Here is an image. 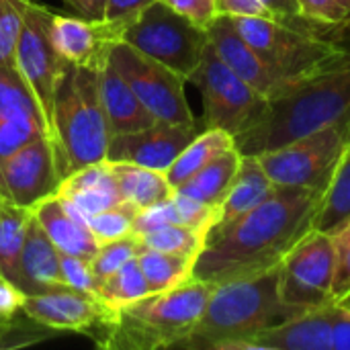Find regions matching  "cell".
<instances>
[{"instance_id": "1f68e13d", "label": "cell", "mask_w": 350, "mask_h": 350, "mask_svg": "<svg viewBox=\"0 0 350 350\" xmlns=\"http://www.w3.org/2000/svg\"><path fill=\"white\" fill-rule=\"evenodd\" d=\"M137 238L142 242V248H152V250L170 252V254H183V256H193V258L199 256V252L203 250V246L207 242L205 232H199V230L183 226V224H170V226L146 232Z\"/></svg>"}, {"instance_id": "3957f363", "label": "cell", "mask_w": 350, "mask_h": 350, "mask_svg": "<svg viewBox=\"0 0 350 350\" xmlns=\"http://www.w3.org/2000/svg\"><path fill=\"white\" fill-rule=\"evenodd\" d=\"M308 310L285 304L279 295V267L254 277L217 283L207 306L180 349L244 350L262 330Z\"/></svg>"}, {"instance_id": "4dcf8cb0", "label": "cell", "mask_w": 350, "mask_h": 350, "mask_svg": "<svg viewBox=\"0 0 350 350\" xmlns=\"http://www.w3.org/2000/svg\"><path fill=\"white\" fill-rule=\"evenodd\" d=\"M146 295H150V289L137 265V256L125 262L119 271H115L107 279H103L96 287V297L111 310L129 306Z\"/></svg>"}, {"instance_id": "603a6c76", "label": "cell", "mask_w": 350, "mask_h": 350, "mask_svg": "<svg viewBox=\"0 0 350 350\" xmlns=\"http://www.w3.org/2000/svg\"><path fill=\"white\" fill-rule=\"evenodd\" d=\"M98 78H100V96L113 135L139 131L156 123L154 115L142 105L133 88L111 64L109 53L98 68Z\"/></svg>"}, {"instance_id": "4fadbf2b", "label": "cell", "mask_w": 350, "mask_h": 350, "mask_svg": "<svg viewBox=\"0 0 350 350\" xmlns=\"http://www.w3.org/2000/svg\"><path fill=\"white\" fill-rule=\"evenodd\" d=\"M62 185L55 150L47 135L29 142L8 158L0 160V197L33 209L57 193Z\"/></svg>"}, {"instance_id": "d6986e66", "label": "cell", "mask_w": 350, "mask_h": 350, "mask_svg": "<svg viewBox=\"0 0 350 350\" xmlns=\"http://www.w3.org/2000/svg\"><path fill=\"white\" fill-rule=\"evenodd\" d=\"M14 287L25 295H37L66 287L59 271V250L47 238L35 215L31 217L14 273Z\"/></svg>"}, {"instance_id": "7a4b0ae2", "label": "cell", "mask_w": 350, "mask_h": 350, "mask_svg": "<svg viewBox=\"0 0 350 350\" xmlns=\"http://www.w3.org/2000/svg\"><path fill=\"white\" fill-rule=\"evenodd\" d=\"M350 113V51L338 62L285 82L267 98L258 121L236 135L242 156H260L287 146Z\"/></svg>"}, {"instance_id": "bcb514c9", "label": "cell", "mask_w": 350, "mask_h": 350, "mask_svg": "<svg viewBox=\"0 0 350 350\" xmlns=\"http://www.w3.org/2000/svg\"><path fill=\"white\" fill-rule=\"evenodd\" d=\"M66 6L74 10V14L90 18V21H103L105 4L107 0H62Z\"/></svg>"}, {"instance_id": "5bb4252c", "label": "cell", "mask_w": 350, "mask_h": 350, "mask_svg": "<svg viewBox=\"0 0 350 350\" xmlns=\"http://www.w3.org/2000/svg\"><path fill=\"white\" fill-rule=\"evenodd\" d=\"M201 123L195 125H174L156 121L154 125L113 135L107 148V162H129L154 170L166 172L178 154L191 144V139L201 131Z\"/></svg>"}, {"instance_id": "f546056e", "label": "cell", "mask_w": 350, "mask_h": 350, "mask_svg": "<svg viewBox=\"0 0 350 350\" xmlns=\"http://www.w3.org/2000/svg\"><path fill=\"white\" fill-rule=\"evenodd\" d=\"M350 215V137L342 150V156L332 172V178L322 195L314 230L328 232Z\"/></svg>"}, {"instance_id": "7c38bea8", "label": "cell", "mask_w": 350, "mask_h": 350, "mask_svg": "<svg viewBox=\"0 0 350 350\" xmlns=\"http://www.w3.org/2000/svg\"><path fill=\"white\" fill-rule=\"evenodd\" d=\"M53 12L39 0H25L23 27L14 49V64L23 80L37 98L51 139V107L57 78L66 59L57 53L51 39Z\"/></svg>"}, {"instance_id": "74e56055", "label": "cell", "mask_w": 350, "mask_h": 350, "mask_svg": "<svg viewBox=\"0 0 350 350\" xmlns=\"http://www.w3.org/2000/svg\"><path fill=\"white\" fill-rule=\"evenodd\" d=\"M172 199H174V205L178 209L183 226H189V228H195L199 232L209 234L213 230V226L219 221L221 207H213V205L201 203V201H197L193 197H187V195H183L178 191H174Z\"/></svg>"}, {"instance_id": "ffe728a7", "label": "cell", "mask_w": 350, "mask_h": 350, "mask_svg": "<svg viewBox=\"0 0 350 350\" xmlns=\"http://www.w3.org/2000/svg\"><path fill=\"white\" fill-rule=\"evenodd\" d=\"M33 215L59 254L90 260L98 250V242L92 236L86 219L70 203L57 197V193L37 203L33 207Z\"/></svg>"}, {"instance_id": "ee69618b", "label": "cell", "mask_w": 350, "mask_h": 350, "mask_svg": "<svg viewBox=\"0 0 350 350\" xmlns=\"http://www.w3.org/2000/svg\"><path fill=\"white\" fill-rule=\"evenodd\" d=\"M217 14L226 16H265L277 18L262 0H217Z\"/></svg>"}, {"instance_id": "8992f818", "label": "cell", "mask_w": 350, "mask_h": 350, "mask_svg": "<svg viewBox=\"0 0 350 350\" xmlns=\"http://www.w3.org/2000/svg\"><path fill=\"white\" fill-rule=\"evenodd\" d=\"M236 31L256 49L269 68L285 80L310 76L340 57L350 49L326 39L312 29L295 27L279 18L230 16Z\"/></svg>"}, {"instance_id": "52a82bcc", "label": "cell", "mask_w": 350, "mask_h": 350, "mask_svg": "<svg viewBox=\"0 0 350 350\" xmlns=\"http://www.w3.org/2000/svg\"><path fill=\"white\" fill-rule=\"evenodd\" d=\"M125 43L164 64L187 82L209 45L207 29L172 10L164 0L150 4L121 35Z\"/></svg>"}, {"instance_id": "e575fe53", "label": "cell", "mask_w": 350, "mask_h": 350, "mask_svg": "<svg viewBox=\"0 0 350 350\" xmlns=\"http://www.w3.org/2000/svg\"><path fill=\"white\" fill-rule=\"evenodd\" d=\"M301 16L320 29L350 27V0H297Z\"/></svg>"}, {"instance_id": "4316f807", "label": "cell", "mask_w": 350, "mask_h": 350, "mask_svg": "<svg viewBox=\"0 0 350 350\" xmlns=\"http://www.w3.org/2000/svg\"><path fill=\"white\" fill-rule=\"evenodd\" d=\"M242 154L238 148H232L228 152H224L221 156H217L213 162H209L205 168H201L197 174H193L189 180H185L178 189V193L193 197L201 203L213 205V207H221V201L238 172Z\"/></svg>"}, {"instance_id": "ac0fdd59", "label": "cell", "mask_w": 350, "mask_h": 350, "mask_svg": "<svg viewBox=\"0 0 350 350\" xmlns=\"http://www.w3.org/2000/svg\"><path fill=\"white\" fill-rule=\"evenodd\" d=\"M51 39L57 53L66 62L98 68L107 59L111 43L119 41L121 35L105 21H90L78 14L68 16L53 12Z\"/></svg>"}, {"instance_id": "7bdbcfd3", "label": "cell", "mask_w": 350, "mask_h": 350, "mask_svg": "<svg viewBox=\"0 0 350 350\" xmlns=\"http://www.w3.org/2000/svg\"><path fill=\"white\" fill-rule=\"evenodd\" d=\"M330 350H350V304L330 306Z\"/></svg>"}, {"instance_id": "8fae6325", "label": "cell", "mask_w": 350, "mask_h": 350, "mask_svg": "<svg viewBox=\"0 0 350 350\" xmlns=\"http://www.w3.org/2000/svg\"><path fill=\"white\" fill-rule=\"evenodd\" d=\"M334 271L336 250L330 234L310 230L279 265V295L299 310L332 306Z\"/></svg>"}, {"instance_id": "44dd1931", "label": "cell", "mask_w": 350, "mask_h": 350, "mask_svg": "<svg viewBox=\"0 0 350 350\" xmlns=\"http://www.w3.org/2000/svg\"><path fill=\"white\" fill-rule=\"evenodd\" d=\"M244 350H330V306L262 330Z\"/></svg>"}, {"instance_id": "f6af8a7d", "label": "cell", "mask_w": 350, "mask_h": 350, "mask_svg": "<svg viewBox=\"0 0 350 350\" xmlns=\"http://www.w3.org/2000/svg\"><path fill=\"white\" fill-rule=\"evenodd\" d=\"M279 21L283 23H289V25H295V27H304V29H312L316 33H320L314 25H310L301 12H299V6H297V0H262Z\"/></svg>"}, {"instance_id": "7402d4cb", "label": "cell", "mask_w": 350, "mask_h": 350, "mask_svg": "<svg viewBox=\"0 0 350 350\" xmlns=\"http://www.w3.org/2000/svg\"><path fill=\"white\" fill-rule=\"evenodd\" d=\"M57 197L70 203L84 219L121 205V193L107 160L82 166L80 170L66 176L57 189Z\"/></svg>"}, {"instance_id": "7dc6e473", "label": "cell", "mask_w": 350, "mask_h": 350, "mask_svg": "<svg viewBox=\"0 0 350 350\" xmlns=\"http://www.w3.org/2000/svg\"><path fill=\"white\" fill-rule=\"evenodd\" d=\"M0 277H2V275H0Z\"/></svg>"}, {"instance_id": "f35d334b", "label": "cell", "mask_w": 350, "mask_h": 350, "mask_svg": "<svg viewBox=\"0 0 350 350\" xmlns=\"http://www.w3.org/2000/svg\"><path fill=\"white\" fill-rule=\"evenodd\" d=\"M59 271L64 285L82 293L96 295V277L92 273L90 260L80 258V256H70V254H59Z\"/></svg>"}, {"instance_id": "ab89813d", "label": "cell", "mask_w": 350, "mask_h": 350, "mask_svg": "<svg viewBox=\"0 0 350 350\" xmlns=\"http://www.w3.org/2000/svg\"><path fill=\"white\" fill-rule=\"evenodd\" d=\"M170 224H180V215H178V209H176L172 197L166 199V201H160V203H156L152 207L142 209L135 215L133 234L142 236L146 232H152V230H158V228H164V226H170Z\"/></svg>"}, {"instance_id": "836d02e7", "label": "cell", "mask_w": 350, "mask_h": 350, "mask_svg": "<svg viewBox=\"0 0 350 350\" xmlns=\"http://www.w3.org/2000/svg\"><path fill=\"white\" fill-rule=\"evenodd\" d=\"M135 215H137V211L133 207L121 203L117 207H111V209H105V211H98V213L86 217V224L100 246L105 242H113V240L131 236Z\"/></svg>"}, {"instance_id": "d590c367", "label": "cell", "mask_w": 350, "mask_h": 350, "mask_svg": "<svg viewBox=\"0 0 350 350\" xmlns=\"http://www.w3.org/2000/svg\"><path fill=\"white\" fill-rule=\"evenodd\" d=\"M334 250H336V271H334V301L350 304V215L328 230Z\"/></svg>"}, {"instance_id": "30bf717a", "label": "cell", "mask_w": 350, "mask_h": 350, "mask_svg": "<svg viewBox=\"0 0 350 350\" xmlns=\"http://www.w3.org/2000/svg\"><path fill=\"white\" fill-rule=\"evenodd\" d=\"M109 59L127 80V84L133 88L142 105L154 115L156 121L174 125L199 123L189 107L185 94L187 80L183 76L137 51L123 39L111 43Z\"/></svg>"}, {"instance_id": "83f0119b", "label": "cell", "mask_w": 350, "mask_h": 350, "mask_svg": "<svg viewBox=\"0 0 350 350\" xmlns=\"http://www.w3.org/2000/svg\"><path fill=\"white\" fill-rule=\"evenodd\" d=\"M193 256L160 252L152 248H142L137 254V265L144 273L150 293H160L193 279Z\"/></svg>"}, {"instance_id": "2e32d148", "label": "cell", "mask_w": 350, "mask_h": 350, "mask_svg": "<svg viewBox=\"0 0 350 350\" xmlns=\"http://www.w3.org/2000/svg\"><path fill=\"white\" fill-rule=\"evenodd\" d=\"M21 312L39 326L51 330H70L88 334L92 328L111 318L113 310L96 295L70 287L51 289L37 295H25Z\"/></svg>"}, {"instance_id": "9c48e42d", "label": "cell", "mask_w": 350, "mask_h": 350, "mask_svg": "<svg viewBox=\"0 0 350 350\" xmlns=\"http://www.w3.org/2000/svg\"><path fill=\"white\" fill-rule=\"evenodd\" d=\"M203 98V129L219 127L234 137L252 127L267 107V96L232 72L215 53L211 43L197 70L189 78Z\"/></svg>"}, {"instance_id": "b9f144b4", "label": "cell", "mask_w": 350, "mask_h": 350, "mask_svg": "<svg viewBox=\"0 0 350 350\" xmlns=\"http://www.w3.org/2000/svg\"><path fill=\"white\" fill-rule=\"evenodd\" d=\"M172 10L207 29L217 16V0H164Z\"/></svg>"}, {"instance_id": "484cf974", "label": "cell", "mask_w": 350, "mask_h": 350, "mask_svg": "<svg viewBox=\"0 0 350 350\" xmlns=\"http://www.w3.org/2000/svg\"><path fill=\"white\" fill-rule=\"evenodd\" d=\"M236 148V139L232 133L219 127L201 129L191 144L178 154V158L172 162V166L166 170L168 183L178 189L185 180H189L193 174H197L201 168H205L209 162H213L224 152Z\"/></svg>"}, {"instance_id": "ba28073f", "label": "cell", "mask_w": 350, "mask_h": 350, "mask_svg": "<svg viewBox=\"0 0 350 350\" xmlns=\"http://www.w3.org/2000/svg\"><path fill=\"white\" fill-rule=\"evenodd\" d=\"M350 137V113L306 137L256 156L275 187L326 191Z\"/></svg>"}, {"instance_id": "6da1fadb", "label": "cell", "mask_w": 350, "mask_h": 350, "mask_svg": "<svg viewBox=\"0 0 350 350\" xmlns=\"http://www.w3.org/2000/svg\"><path fill=\"white\" fill-rule=\"evenodd\" d=\"M322 195L314 189L277 187L252 211L207 234L193 279L217 285L277 269L289 250L314 230Z\"/></svg>"}, {"instance_id": "60d3db41", "label": "cell", "mask_w": 350, "mask_h": 350, "mask_svg": "<svg viewBox=\"0 0 350 350\" xmlns=\"http://www.w3.org/2000/svg\"><path fill=\"white\" fill-rule=\"evenodd\" d=\"M156 0H107L103 21L113 27L119 35Z\"/></svg>"}, {"instance_id": "9a60e30c", "label": "cell", "mask_w": 350, "mask_h": 350, "mask_svg": "<svg viewBox=\"0 0 350 350\" xmlns=\"http://www.w3.org/2000/svg\"><path fill=\"white\" fill-rule=\"evenodd\" d=\"M43 135L49 129L37 98L16 66L0 64V160Z\"/></svg>"}, {"instance_id": "f1b7e54d", "label": "cell", "mask_w": 350, "mask_h": 350, "mask_svg": "<svg viewBox=\"0 0 350 350\" xmlns=\"http://www.w3.org/2000/svg\"><path fill=\"white\" fill-rule=\"evenodd\" d=\"M31 217L33 209L14 205L0 197V275L12 285Z\"/></svg>"}, {"instance_id": "d4e9b609", "label": "cell", "mask_w": 350, "mask_h": 350, "mask_svg": "<svg viewBox=\"0 0 350 350\" xmlns=\"http://www.w3.org/2000/svg\"><path fill=\"white\" fill-rule=\"evenodd\" d=\"M113 176L117 180L121 201L133 207L137 213L174 195V187L168 183L166 172L129 164V162H109Z\"/></svg>"}, {"instance_id": "d6a6232c", "label": "cell", "mask_w": 350, "mask_h": 350, "mask_svg": "<svg viewBox=\"0 0 350 350\" xmlns=\"http://www.w3.org/2000/svg\"><path fill=\"white\" fill-rule=\"evenodd\" d=\"M139 250H142V242L135 234L100 244L94 256L90 258V267L96 277V283H100L103 279L119 271L125 262L133 260L139 254Z\"/></svg>"}, {"instance_id": "277c9868", "label": "cell", "mask_w": 350, "mask_h": 350, "mask_svg": "<svg viewBox=\"0 0 350 350\" xmlns=\"http://www.w3.org/2000/svg\"><path fill=\"white\" fill-rule=\"evenodd\" d=\"M213 283L189 279L172 289L150 293L113 310L111 318L86 336L107 350H158L180 347L197 326Z\"/></svg>"}, {"instance_id": "5b68a950", "label": "cell", "mask_w": 350, "mask_h": 350, "mask_svg": "<svg viewBox=\"0 0 350 350\" xmlns=\"http://www.w3.org/2000/svg\"><path fill=\"white\" fill-rule=\"evenodd\" d=\"M98 68L66 62L55 84L51 144L62 180L82 166L107 158L113 131L100 96Z\"/></svg>"}, {"instance_id": "cb8c5ba5", "label": "cell", "mask_w": 350, "mask_h": 350, "mask_svg": "<svg viewBox=\"0 0 350 350\" xmlns=\"http://www.w3.org/2000/svg\"><path fill=\"white\" fill-rule=\"evenodd\" d=\"M275 189L277 187L262 170L260 160L256 156H242L238 172L221 201L219 221L213 226V230L224 228V226L232 224L234 219L242 217L244 213L252 211L267 197H271L275 193Z\"/></svg>"}, {"instance_id": "8d00e7d4", "label": "cell", "mask_w": 350, "mask_h": 350, "mask_svg": "<svg viewBox=\"0 0 350 350\" xmlns=\"http://www.w3.org/2000/svg\"><path fill=\"white\" fill-rule=\"evenodd\" d=\"M25 0H0V64H14V49L23 27Z\"/></svg>"}, {"instance_id": "e0dca14e", "label": "cell", "mask_w": 350, "mask_h": 350, "mask_svg": "<svg viewBox=\"0 0 350 350\" xmlns=\"http://www.w3.org/2000/svg\"><path fill=\"white\" fill-rule=\"evenodd\" d=\"M207 35L219 59L267 98L275 94L285 82H289L269 68V64L256 53V49L236 31L230 16L217 14L207 27Z\"/></svg>"}]
</instances>
